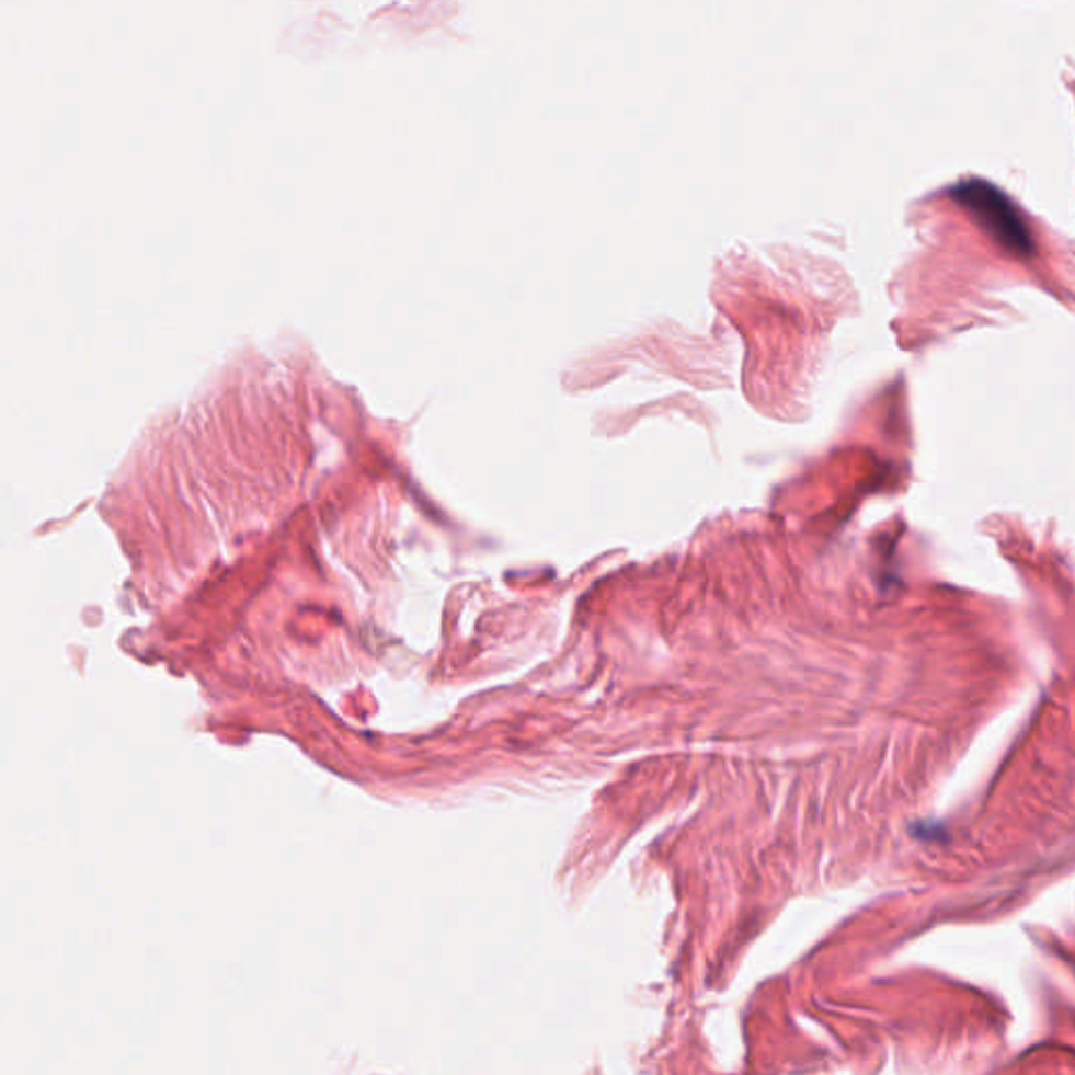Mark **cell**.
<instances>
[{"label": "cell", "instance_id": "6da1fadb", "mask_svg": "<svg viewBox=\"0 0 1075 1075\" xmlns=\"http://www.w3.org/2000/svg\"><path fill=\"white\" fill-rule=\"evenodd\" d=\"M950 194L1006 251L1021 256H1029L1036 251L1026 217L996 185L981 179H967L956 183Z\"/></svg>", "mask_w": 1075, "mask_h": 1075}]
</instances>
